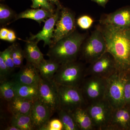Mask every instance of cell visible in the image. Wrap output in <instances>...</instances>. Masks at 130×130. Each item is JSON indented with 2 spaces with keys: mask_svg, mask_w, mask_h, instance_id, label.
<instances>
[{
  "mask_svg": "<svg viewBox=\"0 0 130 130\" xmlns=\"http://www.w3.org/2000/svg\"><path fill=\"white\" fill-rule=\"evenodd\" d=\"M129 75H130V74H129Z\"/></svg>",
  "mask_w": 130,
  "mask_h": 130,
  "instance_id": "f35d334b",
  "label": "cell"
},
{
  "mask_svg": "<svg viewBox=\"0 0 130 130\" xmlns=\"http://www.w3.org/2000/svg\"><path fill=\"white\" fill-rule=\"evenodd\" d=\"M90 1L96 3L99 6L104 8L105 7L106 5L109 1V0H90Z\"/></svg>",
  "mask_w": 130,
  "mask_h": 130,
  "instance_id": "d590c367",
  "label": "cell"
},
{
  "mask_svg": "<svg viewBox=\"0 0 130 130\" xmlns=\"http://www.w3.org/2000/svg\"><path fill=\"white\" fill-rule=\"evenodd\" d=\"M32 4L31 8H42L54 13L56 10L55 9L54 5L51 4L48 0H31Z\"/></svg>",
  "mask_w": 130,
  "mask_h": 130,
  "instance_id": "f1b7e54d",
  "label": "cell"
},
{
  "mask_svg": "<svg viewBox=\"0 0 130 130\" xmlns=\"http://www.w3.org/2000/svg\"><path fill=\"white\" fill-rule=\"evenodd\" d=\"M17 14L13 10L4 4L0 5V23L5 26L11 23V21H15Z\"/></svg>",
  "mask_w": 130,
  "mask_h": 130,
  "instance_id": "484cf974",
  "label": "cell"
},
{
  "mask_svg": "<svg viewBox=\"0 0 130 130\" xmlns=\"http://www.w3.org/2000/svg\"><path fill=\"white\" fill-rule=\"evenodd\" d=\"M43 130H63V124L59 119L50 120Z\"/></svg>",
  "mask_w": 130,
  "mask_h": 130,
  "instance_id": "1f68e13d",
  "label": "cell"
},
{
  "mask_svg": "<svg viewBox=\"0 0 130 130\" xmlns=\"http://www.w3.org/2000/svg\"><path fill=\"white\" fill-rule=\"evenodd\" d=\"M56 85L60 109L71 112L78 108L87 106L79 88Z\"/></svg>",
  "mask_w": 130,
  "mask_h": 130,
  "instance_id": "52a82bcc",
  "label": "cell"
},
{
  "mask_svg": "<svg viewBox=\"0 0 130 130\" xmlns=\"http://www.w3.org/2000/svg\"><path fill=\"white\" fill-rule=\"evenodd\" d=\"M76 29L75 15L70 9L63 7L55 24L51 45L72 34Z\"/></svg>",
  "mask_w": 130,
  "mask_h": 130,
  "instance_id": "9c48e42d",
  "label": "cell"
},
{
  "mask_svg": "<svg viewBox=\"0 0 130 130\" xmlns=\"http://www.w3.org/2000/svg\"><path fill=\"white\" fill-rule=\"evenodd\" d=\"M6 130H20L19 128L14 126L11 125L8 126L5 129Z\"/></svg>",
  "mask_w": 130,
  "mask_h": 130,
  "instance_id": "74e56055",
  "label": "cell"
},
{
  "mask_svg": "<svg viewBox=\"0 0 130 130\" xmlns=\"http://www.w3.org/2000/svg\"><path fill=\"white\" fill-rule=\"evenodd\" d=\"M94 20L92 18L88 15H83L77 20V25L81 29L87 30L89 29L92 25Z\"/></svg>",
  "mask_w": 130,
  "mask_h": 130,
  "instance_id": "f546056e",
  "label": "cell"
},
{
  "mask_svg": "<svg viewBox=\"0 0 130 130\" xmlns=\"http://www.w3.org/2000/svg\"><path fill=\"white\" fill-rule=\"evenodd\" d=\"M60 66V64L55 61L44 59L37 68L41 78L45 80H51Z\"/></svg>",
  "mask_w": 130,
  "mask_h": 130,
  "instance_id": "44dd1931",
  "label": "cell"
},
{
  "mask_svg": "<svg viewBox=\"0 0 130 130\" xmlns=\"http://www.w3.org/2000/svg\"><path fill=\"white\" fill-rule=\"evenodd\" d=\"M38 99L51 109L53 113L60 109L59 100L56 84L53 79L41 78L38 84Z\"/></svg>",
  "mask_w": 130,
  "mask_h": 130,
  "instance_id": "30bf717a",
  "label": "cell"
},
{
  "mask_svg": "<svg viewBox=\"0 0 130 130\" xmlns=\"http://www.w3.org/2000/svg\"><path fill=\"white\" fill-rule=\"evenodd\" d=\"M9 29L5 28H1L0 30V39L6 41Z\"/></svg>",
  "mask_w": 130,
  "mask_h": 130,
  "instance_id": "e575fe53",
  "label": "cell"
},
{
  "mask_svg": "<svg viewBox=\"0 0 130 130\" xmlns=\"http://www.w3.org/2000/svg\"><path fill=\"white\" fill-rule=\"evenodd\" d=\"M14 83L17 97L35 101L38 99V85H28Z\"/></svg>",
  "mask_w": 130,
  "mask_h": 130,
  "instance_id": "7402d4cb",
  "label": "cell"
},
{
  "mask_svg": "<svg viewBox=\"0 0 130 130\" xmlns=\"http://www.w3.org/2000/svg\"><path fill=\"white\" fill-rule=\"evenodd\" d=\"M16 39V36L14 31L11 29H9L6 41L10 42H13Z\"/></svg>",
  "mask_w": 130,
  "mask_h": 130,
  "instance_id": "836d02e7",
  "label": "cell"
},
{
  "mask_svg": "<svg viewBox=\"0 0 130 130\" xmlns=\"http://www.w3.org/2000/svg\"><path fill=\"white\" fill-rule=\"evenodd\" d=\"M71 113L79 130H95L93 121L86 106L78 108Z\"/></svg>",
  "mask_w": 130,
  "mask_h": 130,
  "instance_id": "d6986e66",
  "label": "cell"
},
{
  "mask_svg": "<svg viewBox=\"0 0 130 130\" xmlns=\"http://www.w3.org/2000/svg\"><path fill=\"white\" fill-rule=\"evenodd\" d=\"M107 130H130V107L125 106L113 109Z\"/></svg>",
  "mask_w": 130,
  "mask_h": 130,
  "instance_id": "2e32d148",
  "label": "cell"
},
{
  "mask_svg": "<svg viewBox=\"0 0 130 130\" xmlns=\"http://www.w3.org/2000/svg\"><path fill=\"white\" fill-rule=\"evenodd\" d=\"M124 99L126 106H130V76L129 74L124 86Z\"/></svg>",
  "mask_w": 130,
  "mask_h": 130,
  "instance_id": "d6a6232c",
  "label": "cell"
},
{
  "mask_svg": "<svg viewBox=\"0 0 130 130\" xmlns=\"http://www.w3.org/2000/svg\"><path fill=\"white\" fill-rule=\"evenodd\" d=\"M95 130H107L110 123L113 109L105 99L86 106Z\"/></svg>",
  "mask_w": 130,
  "mask_h": 130,
  "instance_id": "ba28073f",
  "label": "cell"
},
{
  "mask_svg": "<svg viewBox=\"0 0 130 130\" xmlns=\"http://www.w3.org/2000/svg\"><path fill=\"white\" fill-rule=\"evenodd\" d=\"M117 70L113 57L109 53L106 52L86 68V76H96L107 78Z\"/></svg>",
  "mask_w": 130,
  "mask_h": 130,
  "instance_id": "8fae6325",
  "label": "cell"
},
{
  "mask_svg": "<svg viewBox=\"0 0 130 130\" xmlns=\"http://www.w3.org/2000/svg\"><path fill=\"white\" fill-rule=\"evenodd\" d=\"M54 114L48 107L37 99L34 102L30 114L35 130H43Z\"/></svg>",
  "mask_w": 130,
  "mask_h": 130,
  "instance_id": "4fadbf2b",
  "label": "cell"
},
{
  "mask_svg": "<svg viewBox=\"0 0 130 130\" xmlns=\"http://www.w3.org/2000/svg\"><path fill=\"white\" fill-rule=\"evenodd\" d=\"M85 37L76 30L50 46L47 55L60 65L76 60Z\"/></svg>",
  "mask_w": 130,
  "mask_h": 130,
  "instance_id": "7a4b0ae2",
  "label": "cell"
},
{
  "mask_svg": "<svg viewBox=\"0 0 130 130\" xmlns=\"http://www.w3.org/2000/svg\"><path fill=\"white\" fill-rule=\"evenodd\" d=\"M129 74L118 70L107 78L105 99L113 109L126 106L124 86Z\"/></svg>",
  "mask_w": 130,
  "mask_h": 130,
  "instance_id": "277c9868",
  "label": "cell"
},
{
  "mask_svg": "<svg viewBox=\"0 0 130 130\" xmlns=\"http://www.w3.org/2000/svg\"><path fill=\"white\" fill-rule=\"evenodd\" d=\"M97 27L105 38L106 52L113 57L118 70L130 74V29L101 24Z\"/></svg>",
  "mask_w": 130,
  "mask_h": 130,
  "instance_id": "6da1fadb",
  "label": "cell"
},
{
  "mask_svg": "<svg viewBox=\"0 0 130 130\" xmlns=\"http://www.w3.org/2000/svg\"><path fill=\"white\" fill-rule=\"evenodd\" d=\"M0 55L2 57L5 64L7 66L9 71L11 72H12L16 67L12 58L11 46H9L4 51L2 52L1 51L0 52Z\"/></svg>",
  "mask_w": 130,
  "mask_h": 130,
  "instance_id": "83f0119b",
  "label": "cell"
},
{
  "mask_svg": "<svg viewBox=\"0 0 130 130\" xmlns=\"http://www.w3.org/2000/svg\"><path fill=\"white\" fill-rule=\"evenodd\" d=\"M11 73L7 66L5 64L2 57L0 55V82L1 84L7 81Z\"/></svg>",
  "mask_w": 130,
  "mask_h": 130,
  "instance_id": "4dcf8cb0",
  "label": "cell"
},
{
  "mask_svg": "<svg viewBox=\"0 0 130 130\" xmlns=\"http://www.w3.org/2000/svg\"><path fill=\"white\" fill-rule=\"evenodd\" d=\"M41 77L37 68L35 65L26 62L18 72L14 74L12 81L16 83L28 85H38Z\"/></svg>",
  "mask_w": 130,
  "mask_h": 130,
  "instance_id": "5bb4252c",
  "label": "cell"
},
{
  "mask_svg": "<svg viewBox=\"0 0 130 130\" xmlns=\"http://www.w3.org/2000/svg\"><path fill=\"white\" fill-rule=\"evenodd\" d=\"M107 78L96 76H86L79 88L87 105L105 99Z\"/></svg>",
  "mask_w": 130,
  "mask_h": 130,
  "instance_id": "5b68a950",
  "label": "cell"
},
{
  "mask_svg": "<svg viewBox=\"0 0 130 130\" xmlns=\"http://www.w3.org/2000/svg\"><path fill=\"white\" fill-rule=\"evenodd\" d=\"M100 24L111 25L130 29V7H125L109 14H104L100 20Z\"/></svg>",
  "mask_w": 130,
  "mask_h": 130,
  "instance_id": "7c38bea8",
  "label": "cell"
},
{
  "mask_svg": "<svg viewBox=\"0 0 130 130\" xmlns=\"http://www.w3.org/2000/svg\"><path fill=\"white\" fill-rule=\"evenodd\" d=\"M34 101L16 96L8 102V109L12 115H30Z\"/></svg>",
  "mask_w": 130,
  "mask_h": 130,
  "instance_id": "ac0fdd59",
  "label": "cell"
},
{
  "mask_svg": "<svg viewBox=\"0 0 130 130\" xmlns=\"http://www.w3.org/2000/svg\"><path fill=\"white\" fill-rule=\"evenodd\" d=\"M11 46V53L13 63L16 68H21L23 66V62L25 58L24 50L20 44L14 43Z\"/></svg>",
  "mask_w": 130,
  "mask_h": 130,
  "instance_id": "4316f807",
  "label": "cell"
},
{
  "mask_svg": "<svg viewBox=\"0 0 130 130\" xmlns=\"http://www.w3.org/2000/svg\"><path fill=\"white\" fill-rule=\"evenodd\" d=\"M60 9H56L53 16L49 18L44 22L42 29L36 35H31L30 40H35L38 43L40 41L44 42V47L48 45L49 47L52 43L55 24L60 14Z\"/></svg>",
  "mask_w": 130,
  "mask_h": 130,
  "instance_id": "9a60e30c",
  "label": "cell"
},
{
  "mask_svg": "<svg viewBox=\"0 0 130 130\" xmlns=\"http://www.w3.org/2000/svg\"><path fill=\"white\" fill-rule=\"evenodd\" d=\"M36 40L29 39L26 41L24 50L26 62L35 65L37 68L44 59L43 54L40 51Z\"/></svg>",
  "mask_w": 130,
  "mask_h": 130,
  "instance_id": "e0dca14e",
  "label": "cell"
},
{
  "mask_svg": "<svg viewBox=\"0 0 130 130\" xmlns=\"http://www.w3.org/2000/svg\"><path fill=\"white\" fill-rule=\"evenodd\" d=\"M51 4L55 5L57 7V9H61L63 8V6L61 4L59 0H48Z\"/></svg>",
  "mask_w": 130,
  "mask_h": 130,
  "instance_id": "8d00e7d4",
  "label": "cell"
},
{
  "mask_svg": "<svg viewBox=\"0 0 130 130\" xmlns=\"http://www.w3.org/2000/svg\"><path fill=\"white\" fill-rule=\"evenodd\" d=\"M86 68L76 60L60 65L53 78L55 83L64 86L79 88L86 77Z\"/></svg>",
  "mask_w": 130,
  "mask_h": 130,
  "instance_id": "3957f363",
  "label": "cell"
},
{
  "mask_svg": "<svg viewBox=\"0 0 130 130\" xmlns=\"http://www.w3.org/2000/svg\"><path fill=\"white\" fill-rule=\"evenodd\" d=\"M57 112L63 124V130H79L71 112L59 109Z\"/></svg>",
  "mask_w": 130,
  "mask_h": 130,
  "instance_id": "cb8c5ba5",
  "label": "cell"
},
{
  "mask_svg": "<svg viewBox=\"0 0 130 130\" xmlns=\"http://www.w3.org/2000/svg\"><path fill=\"white\" fill-rule=\"evenodd\" d=\"M129 107H130V106Z\"/></svg>",
  "mask_w": 130,
  "mask_h": 130,
  "instance_id": "ab89813d",
  "label": "cell"
},
{
  "mask_svg": "<svg viewBox=\"0 0 130 130\" xmlns=\"http://www.w3.org/2000/svg\"><path fill=\"white\" fill-rule=\"evenodd\" d=\"M106 44L102 32L98 27L86 42L82 44L80 52L81 58L90 64L106 52Z\"/></svg>",
  "mask_w": 130,
  "mask_h": 130,
  "instance_id": "8992f818",
  "label": "cell"
},
{
  "mask_svg": "<svg viewBox=\"0 0 130 130\" xmlns=\"http://www.w3.org/2000/svg\"><path fill=\"white\" fill-rule=\"evenodd\" d=\"M1 98L8 102L16 97L14 83L12 80H7L3 82L0 85Z\"/></svg>",
  "mask_w": 130,
  "mask_h": 130,
  "instance_id": "d4e9b609",
  "label": "cell"
},
{
  "mask_svg": "<svg viewBox=\"0 0 130 130\" xmlns=\"http://www.w3.org/2000/svg\"><path fill=\"white\" fill-rule=\"evenodd\" d=\"M54 14L42 8L28 9L17 14L15 21L20 19H30L41 24L42 22H45Z\"/></svg>",
  "mask_w": 130,
  "mask_h": 130,
  "instance_id": "ffe728a7",
  "label": "cell"
},
{
  "mask_svg": "<svg viewBox=\"0 0 130 130\" xmlns=\"http://www.w3.org/2000/svg\"><path fill=\"white\" fill-rule=\"evenodd\" d=\"M10 125L16 126L20 130H35L30 115H13Z\"/></svg>",
  "mask_w": 130,
  "mask_h": 130,
  "instance_id": "603a6c76",
  "label": "cell"
}]
</instances>
